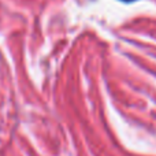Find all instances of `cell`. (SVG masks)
<instances>
[{
  "mask_svg": "<svg viewBox=\"0 0 156 156\" xmlns=\"http://www.w3.org/2000/svg\"><path fill=\"white\" fill-rule=\"evenodd\" d=\"M122 2H133V0H122Z\"/></svg>",
  "mask_w": 156,
  "mask_h": 156,
  "instance_id": "cell-1",
  "label": "cell"
}]
</instances>
